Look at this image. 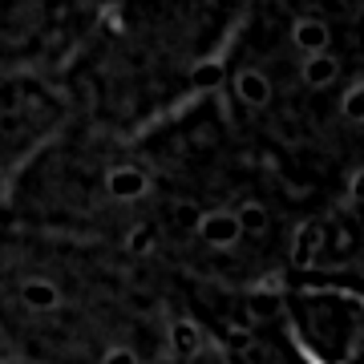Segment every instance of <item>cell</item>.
<instances>
[{
    "mask_svg": "<svg viewBox=\"0 0 364 364\" xmlns=\"http://www.w3.org/2000/svg\"><path fill=\"white\" fill-rule=\"evenodd\" d=\"M195 231L203 243L210 247H235L243 239V227H239V215L235 210H207L203 219L195 223Z\"/></svg>",
    "mask_w": 364,
    "mask_h": 364,
    "instance_id": "1",
    "label": "cell"
},
{
    "mask_svg": "<svg viewBox=\"0 0 364 364\" xmlns=\"http://www.w3.org/2000/svg\"><path fill=\"white\" fill-rule=\"evenodd\" d=\"M105 191L122 203H134V198H142L150 191V174L142 166H114L105 174Z\"/></svg>",
    "mask_w": 364,
    "mask_h": 364,
    "instance_id": "2",
    "label": "cell"
},
{
    "mask_svg": "<svg viewBox=\"0 0 364 364\" xmlns=\"http://www.w3.org/2000/svg\"><path fill=\"white\" fill-rule=\"evenodd\" d=\"M235 90H239V97H243L251 109H263V105L272 102V77H267L263 69H239V73H235Z\"/></svg>",
    "mask_w": 364,
    "mask_h": 364,
    "instance_id": "3",
    "label": "cell"
},
{
    "mask_svg": "<svg viewBox=\"0 0 364 364\" xmlns=\"http://www.w3.org/2000/svg\"><path fill=\"white\" fill-rule=\"evenodd\" d=\"M21 299H25V308H33V312H57V308H61V291H57V284L41 279V275H33V279L21 284Z\"/></svg>",
    "mask_w": 364,
    "mask_h": 364,
    "instance_id": "4",
    "label": "cell"
},
{
    "mask_svg": "<svg viewBox=\"0 0 364 364\" xmlns=\"http://www.w3.org/2000/svg\"><path fill=\"white\" fill-rule=\"evenodd\" d=\"M291 41H296L308 57H320V49L328 45V28L320 25V21H299V25L291 28Z\"/></svg>",
    "mask_w": 364,
    "mask_h": 364,
    "instance_id": "5",
    "label": "cell"
},
{
    "mask_svg": "<svg viewBox=\"0 0 364 364\" xmlns=\"http://www.w3.org/2000/svg\"><path fill=\"white\" fill-rule=\"evenodd\" d=\"M332 77H336V61H332V57L320 53V57H308V61H304V81H308L312 90H324Z\"/></svg>",
    "mask_w": 364,
    "mask_h": 364,
    "instance_id": "6",
    "label": "cell"
},
{
    "mask_svg": "<svg viewBox=\"0 0 364 364\" xmlns=\"http://www.w3.org/2000/svg\"><path fill=\"white\" fill-rule=\"evenodd\" d=\"M239 215V227H243V235H263L267 231V207H259V203H243V207L235 210Z\"/></svg>",
    "mask_w": 364,
    "mask_h": 364,
    "instance_id": "7",
    "label": "cell"
},
{
    "mask_svg": "<svg viewBox=\"0 0 364 364\" xmlns=\"http://www.w3.org/2000/svg\"><path fill=\"white\" fill-rule=\"evenodd\" d=\"M174 348L186 352V356H195V352H198V332L186 324V320H178V324H174Z\"/></svg>",
    "mask_w": 364,
    "mask_h": 364,
    "instance_id": "8",
    "label": "cell"
},
{
    "mask_svg": "<svg viewBox=\"0 0 364 364\" xmlns=\"http://www.w3.org/2000/svg\"><path fill=\"white\" fill-rule=\"evenodd\" d=\"M102 364H138V360H134L130 348H109V352L102 356Z\"/></svg>",
    "mask_w": 364,
    "mask_h": 364,
    "instance_id": "9",
    "label": "cell"
}]
</instances>
